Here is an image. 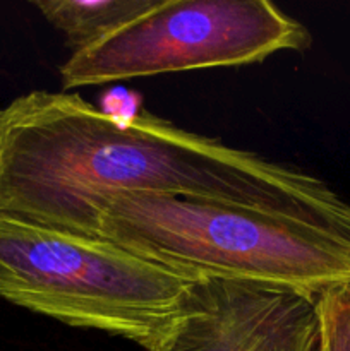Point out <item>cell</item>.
Returning <instances> with one entry per match:
<instances>
[{"label": "cell", "instance_id": "1", "mask_svg": "<svg viewBox=\"0 0 350 351\" xmlns=\"http://www.w3.org/2000/svg\"><path fill=\"white\" fill-rule=\"evenodd\" d=\"M117 194L209 199L350 235V204L321 178L151 113L110 115L78 95L31 91L0 115V218L98 239Z\"/></svg>", "mask_w": 350, "mask_h": 351}, {"label": "cell", "instance_id": "2", "mask_svg": "<svg viewBox=\"0 0 350 351\" xmlns=\"http://www.w3.org/2000/svg\"><path fill=\"white\" fill-rule=\"evenodd\" d=\"M95 230L191 281H249L316 298L350 283L349 233L244 206L117 194L96 204Z\"/></svg>", "mask_w": 350, "mask_h": 351}, {"label": "cell", "instance_id": "3", "mask_svg": "<svg viewBox=\"0 0 350 351\" xmlns=\"http://www.w3.org/2000/svg\"><path fill=\"white\" fill-rule=\"evenodd\" d=\"M192 281L103 239L0 218V297L156 351Z\"/></svg>", "mask_w": 350, "mask_h": 351}, {"label": "cell", "instance_id": "4", "mask_svg": "<svg viewBox=\"0 0 350 351\" xmlns=\"http://www.w3.org/2000/svg\"><path fill=\"white\" fill-rule=\"evenodd\" d=\"M307 27L268 0H156L60 67L67 89L257 64L311 47Z\"/></svg>", "mask_w": 350, "mask_h": 351}, {"label": "cell", "instance_id": "5", "mask_svg": "<svg viewBox=\"0 0 350 351\" xmlns=\"http://www.w3.org/2000/svg\"><path fill=\"white\" fill-rule=\"evenodd\" d=\"M316 300L249 281H192L156 351H316Z\"/></svg>", "mask_w": 350, "mask_h": 351}, {"label": "cell", "instance_id": "6", "mask_svg": "<svg viewBox=\"0 0 350 351\" xmlns=\"http://www.w3.org/2000/svg\"><path fill=\"white\" fill-rule=\"evenodd\" d=\"M156 0H36L33 5L60 31L72 53L91 47L150 9Z\"/></svg>", "mask_w": 350, "mask_h": 351}, {"label": "cell", "instance_id": "7", "mask_svg": "<svg viewBox=\"0 0 350 351\" xmlns=\"http://www.w3.org/2000/svg\"><path fill=\"white\" fill-rule=\"evenodd\" d=\"M318 305L316 351H350V283L325 291Z\"/></svg>", "mask_w": 350, "mask_h": 351}, {"label": "cell", "instance_id": "8", "mask_svg": "<svg viewBox=\"0 0 350 351\" xmlns=\"http://www.w3.org/2000/svg\"><path fill=\"white\" fill-rule=\"evenodd\" d=\"M0 115H2V110H0Z\"/></svg>", "mask_w": 350, "mask_h": 351}]
</instances>
